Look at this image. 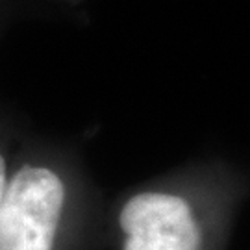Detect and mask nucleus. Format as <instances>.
I'll return each instance as SVG.
<instances>
[{
  "label": "nucleus",
  "mask_w": 250,
  "mask_h": 250,
  "mask_svg": "<svg viewBox=\"0 0 250 250\" xmlns=\"http://www.w3.org/2000/svg\"><path fill=\"white\" fill-rule=\"evenodd\" d=\"M65 184L50 167L24 165L9 176L0 204V250H54Z\"/></svg>",
  "instance_id": "obj_1"
},
{
  "label": "nucleus",
  "mask_w": 250,
  "mask_h": 250,
  "mask_svg": "<svg viewBox=\"0 0 250 250\" xmlns=\"http://www.w3.org/2000/svg\"><path fill=\"white\" fill-rule=\"evenodd\" d=\"M123 250H202L206 232L195 204L172 191H141L119 213Z\"/></svg>",
  "instance_id": "obj_2"
},
{
  "label": "nucleus",
  "mask_w": 250,
  "mask_h": 250,
  "mask_svg": "<svg viewBox=\"0 0 250 250\" xmlns=\"http://www.w3.org/2000/svg\"><path fill=\"white\" fill-rule=\"evenodd\" d=\"M8 165H6L4 156L0 154V204H2V198H4V193H6V188H8Z\"/></svg>",
  "instance_id": "obj_3"
}]
</instances>
